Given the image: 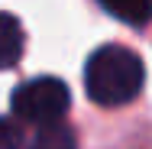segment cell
Here are the masks:
<instances>
[{
    "label": "cell",
    "mask_w": 152,
    "mask_h": 149,
    "mask_svg": "<svg viewBox=\"0 0 152 149\" xmlns=\"http://www.w3.org/2000/svg\"><path fill=\"white\" fill-rule=\"evenodd\" d=\"M29 149H75V130L65 126L61 120H52V123H42L39 133L32 136Z\"/></svg>",
    "instance_id": "obj_4"
},
{
    "label": "cell",
    "mask_w": 152,
    "mask_h": 149,
    "mask_svg": "<svg viewBox=\"0 0 152 149\" xmlns=\"http://www.w3.org/2000/svg\"><path fill=\"white\" fill-rule=\"evenodd\" d=\"M142 62L136 52L123 49V46H104L97 49L88 68H84V88L88 97L100 107H120L129 104L139 91H142Z\"/></svg>",
    "instance_id": "obj_1"
},
{
    "label": "cell",
    "mask_w": 152,
    "mask_h": 149,
    "mask_svg": "<svg viewBox=\"0 0 152 149\" xmlns=\"http://www.w3.org/2000/svg\"><path fill=\"white\" fill-rule=\"evenodd\" d=\"M71 104V94L58 78H32L13 91V114L26 123H52L61 120Z\"/></svg>",
    "instance_id": "obj_2"
},
{
    "label": "cell",
    "mask_w": 152,
    "mask_h": 149,
    "mask_svg": "<svg viewBox=\"0 0 152 149\" xmlns=\"http://www.w3.org/2000/svg\"><path fill=\"white\" fill-rule=\"evenodd\" d=\"M23 146V133L13 120L0 117V149H20Z\"/></svg>",
    "instance_id": "obj_6"
},
{
    "label": "cell",
    "mask_w": 152,
    "mask_h": 149,
    "mask_svg": "<svg viewBox=\"0 0 152 149\" xmlns=\"http://www.w3.org/2000/svg\"><path fill=\"white\" fill-rule=\"evenodd\" d=\"M23 55V26L13 13H0V68H13Z\"/></svg>",
    "instance_id": "obj_3"
},
{
    "label": "cell",
    "mask_w": 152,
    "mask_h": 149,
    "mask_svg": "<svg viewBox=\"0 0 152 149\" xmlns=\"http://www.w3.org/2000/svg\"><path fill=\"white\" fill-rule=\"evenodd\" d=\"M117 20L129 23V26H146L149 23V10L152 0H100Z\"/></svg>",
    "instance_id": "obj_5"
}]
</instances>
